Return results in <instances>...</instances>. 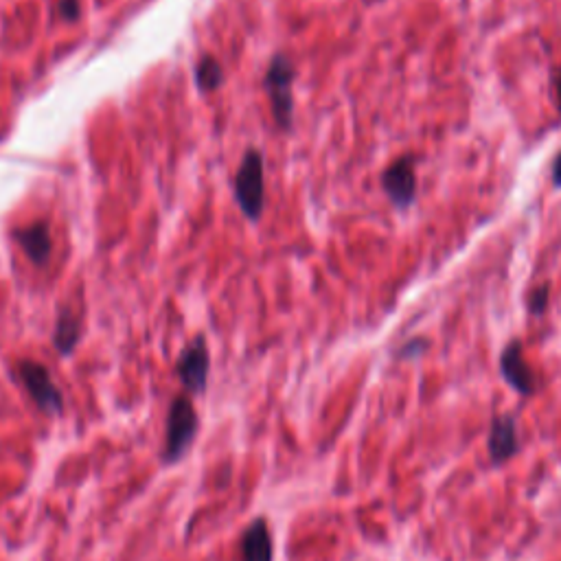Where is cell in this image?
Returning a JSON list of instances; mask_svg holds the SVG:
<instances>
[{
  "instance_id": "cell-11",
  "label": "cell",
  "mask_w": 561,
  "mask_h": 561,
  "mask_svg": "<svg viewBox=\"0 0 561 561\" xmlns=\"http://www.w3.org/2000/svg\"><path fill=\"white\" fill-rule=\"evenodd\" d=\"M53 342H55L57 353H62V356H71L73 349L77 347L79 318L73 312H68V309H64V312H60V316H57Z\"/></svg>"
},
{
  "instance_id": "cell-9",
  "label": "cell",
  "mask_w": 561,
  "mask_h": 561,
  "mask_svg": "<svg viewBox=\"0 0 561 561\" xmlns=\"http://www.w3.org/2000/svg\"><path fill=\"white\" fill-rule=\"evenodd\" d=\"M274 548L268 524L263 518H257L248 524L242 535V561H272Z\"/></svg>"
},
{
  "instance_id": "cell-12",
  "label": "cell",
  "mask_w": 561,
  "mask_h": 561,
  "mask_svg": "<svg viewBox=\"0 0 561 561\" xmlns=\"http://www.w3.org/2000/svg\"><path fill=\"white\" fill-rule=\"evenodd\" d=\"M224 82V68L222 64L215 60L213 55L200 57V62L196 64V84L202 93H213L222 86Z\"/></svg>"
},
{
  "instance_id": "cell-4",
  "label": "cell",
  "mask_w": 561,
  "mask_h": 561,
  "mask_svg": "<svg viewBox=\"0 0 561 561\" xmlns=\"http://www.w3.org/2000/svg\"><path fill=\"white\" fill-rule=\"evenodd\" d=\"M18 377L42 412H47V415H60L64 406L62 393L57 391L47 366L33 360H22L18 364Z\"/></svg>"
},
{
  "instance_id": "cell-1",
  "label": "cell",
  "mask_w": 561,
  "mask_h": 561,
  "mask_svg": "<svg viewBox=\"0 0 561 561\" xmlns=\"http://www.w3.org/2000/svg\"><path fill=\"white\" fill-rule=\"evenodd\" d=\"M292 84H294V64L290 57L274 55L272 62L263 77V88L270 97V106L274 121L281 130L292 128V112H294V97H292Z\"/></svg>"
},
{
  "instance_id": "cell-14",
  "label": "cell",
  "mask_w": 561,
  "mask_h": 561,
  "mask_svg": "<svg viewBox=\"0 0 561 561\" xmlns=\"http://www.w3.org/2000/svg\"><path fill=\"white\" fill-rule=\"evenodd\" d=\"M57 9H60V16L64 20L73 22L79 16V0H60V5H57Z\"/></svg>"
},
{
  "instance_id": "cell-6",
  "label": "cell",
  "mask_w": 561,
  "mask_h": 561,
  "mask_svg": "<svg viewBox=\"0 0 561 561\" xmlns=\"http://www.w3.org/2000/svg\"><path fill=\"white\" fill-rule=\"evenodd\" d=\"M384 191L388 193V198L395 206H408L415 200L417 193V180H415V160L412 156H402L397 158L395 163L384 171L382 176Z\"/></svg>"
},
{
  "instance_id": "cell-13",
  "label": "cell",
  "mask_w": 561,
  "mask_h": 561,
  "mask_svg": "<svg viewBox=\"0 0 561 561\" xmlns=\"http://www.w3.org/2000/svg\"><path fill=\"white\" fill-rule=\"evenodd\" d=\"M546 305H548V288L544 285V288H537V290L531 292L529 307H531L533 314H542Z\"/></svg>"
},
{
  "instance_id": "cell-10",
  "label": "cell",
  "mask_w": 561,
  "mask_h": 561,
  "mask_svg": "<svg viewBox=\"0 0 561 561\" xmlns=\"http://www.w3.org/2000/svg\"><path fill=\"white\" fill-rule=\"evenodd\" d=\"M489 450L494 461H505L518 450V434L511 419H498L489 434Z\"/></svg>"
},
{
  "instance_id": "cell-8",
  "label": "cell",
  "mask_w": 561,
  "mask_h": 561,
  "mask_svg": "<svg viewBox=\"0 0 561 561\" xmlns=\"http://www.w3.org/2000/svg\"><path fill=\"white\" fill-rule=\"evenodd\" d=\"M502 373H505L507 382L520 393H533L535 377L529 369V364L524 362L522 345L520 342H511V345L502 353Z\"/></svg>"
},
{
  "instance_id": "cell-15",
  "label": "cell",
  "mask_w": 561,
  "mask_h": 561,
  "mask_svg": "<svg viewBox=\"0 0 561 561\" xmlns=\"http://www.w3.org/2000/svg\"><path fill=\"white\" fill-rule=\"evenodd\" d=\"M553 182L557 187H561V154L555 158V163H553Z\"/></svg>"
},
{
  "instance_id": "cell-5",
  "label": "cell",
  "mask_w": 561,
  "mask_h": 561,
  "mask_svg": "<svg viewBox=\"0 0 561 561\" xmlns=\"http://www.w3.org/2000/svg\"><path fill=\"white\" fill-rule=\"evenodd\" d=\"M209 369H211L209 347H206L204 336H198L185 351L180 353L176 373L180 377L182 386H185L189 393L198 395L204 393L206 380H209Z\"/></svg>"
},
{
  "instance_id": "cell-3",
  "label": "cell",
  "mask_w": 561,
  "mask_h": 561,
  "mask_svg": "<svg viewBox=\"0 0 561 561\" xmlns=\"http://www.w3.org/2000/svg\"><path fill=\"white\" fill-rule=\"evenodd\" d=\"M235 200L248 220L257 222L263 211V156L257 150H248L235 174Z\"/></svg>"
},
{
  "instance_id": "cell-2",
  "label": "cell",
  "mask_w": 561,
  "mask_h": 561,
  "mask_svg": "<svg viewBox=\"0 0 561 561\" xmlns=\"http://www.w3.org/2000/svg\"><path fill=\"white\" fill-rule=\"evenodd\" d=\"M198 426V412L193 408L191 399L185 395L176 397L171 402L167 415V439L163 450V459L167 463H176L191 448V443L198 434Z\"/></svg>"
},
{
  "instance_id": "cell-7",
  "label": "cell",
  "mask_w": 561,
  "mask_h": 561,
  "mask_svg": "<svg viewBox=\"0 0 561 561\" xmlns=\"http://www.w3.org/2000/svg\"><path fill=\"white\" fill-rule=\"evenodd\" d=\"M14 239L22 248V253L29 257V261L36 263V266H44V263L49 261L53 250V239L47 222H36L25 228H18L14 233Z\"/></svg>"
},
{
  "instance_id": "cell-16",
  "label": "cell",
  "mask_w": 561,
  "mask_h": 561,
  "mask_svg": "<svg viewBox=\"0 0 561 561\" xmlns=\"http://www.w3.org/2000/svg\"><path fill=\"white\" fill-rule=\"evenodd\" d=\"M557 97H559V110H561V73L557 77Z\"/></svg>"
}]
</instances>
